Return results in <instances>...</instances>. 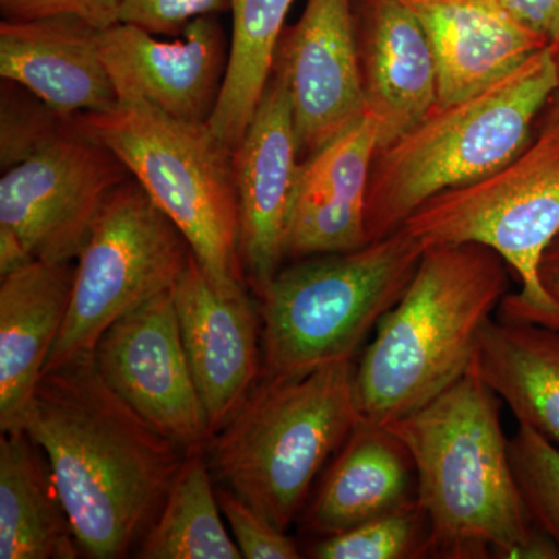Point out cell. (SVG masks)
Instances as JSON below:
<instances>
[{
    "label": "cell",
    "mask_w": 559,
    "mask_h": 559,
    "mask_svg": "<svg viewBox=\"0 0 559 559\" xmlns=\"http://www.w3.org/2000/svg\"><path fill=\"white\" fill-rule=\"evenodd\" d=\"M378 148L377 121L366 116L300 162L286 226L285 260L348 252L370 242L367 194Z\"/></svg>",
    "instance_id": "obj_16"
},
{
    "label": "cell",
    "mask_w": 559,
    "mask_h": 559,
    "mask_svg": "<svg viewBox=\"0 0 559 559\" xmlns=\"http://www.w3.org/2000/svg\"><path fill=\"white\" fill-rule=\"evenodd\" d=\"M500 403L469 369L437 399L385 426L414 463L430 557L559 559L514 479Z\"/></svg>",
    "instance_id": "obj_2"
},
{
    "label": "cell",
    "mask_w": 559,
    "mask_h": 559,
    "mask_svg": "<svg viewBox=\"0 0 559 559\" xmlns=\"http://www.w3.org/2000/svg\"><path fill=\"white\" fill-rule=\"evenodd\" d=\"M423 250L401 227L362 248L280 270L259 297L263 374L293 377L353 360L406 293Z\"/></svg>",
    "instance_id": "obj_6"
},
{
    "label": "cell",
    "mask_w": 559,
    "mask_h": 559,
    "mask_svg": "<svg viewBox=\"0 0 559 559\" xmlns=\"http://www.w3.org/2000/svg\"><path fill=\"white\" fill-rule=\"evenodd\" d=\"M509 289V264L487 246L423 250L406 293L356 366L359 421L388 426L457 382Z\"/></svg>",
    "instance_id": "obj_3"
},
{
    "label": "cell",
    "mask_w": 559,
    "mask_h": 559,
    "mask_svg": "<svg viewBox=\"0 0 559 559\" xmlns=\"http://www.w3.org/2000/svg\"><path fill=\"white\" fill-rule=\"evenodd\" d=\"M294 0H231L229 68L210 130L231 150L241 142L274 69Z\"/></svg>",
    "instance_id": "obj_25"
},
{
    "label": "cell",
    "mask_w": 559,
    "mask_h": 559,
    "mask_svg": "<svg viewBox=\"0 0 559 559\" xmlns=\"http://www.w3.org/2000/svg\"><path fill=\"white\" fill-rule=\"evenodd\" d=\"M538 275L540 285L559 305V234L540 257Z\"/></svg>",
    "instance_id": "obj_33"
},
{
    "label": "cell",
    "mask_w": 559,
    "mask_h": 559,
    "mask_svg": "<svg viewBox=\"0 0 559 559\" xmlns=\"http://www.w3.org/2000/svg\"><path fill=\"white\" fill-rule=\"evenodd\" d=\"M128 178L120 157L76 124L2 173L0 248L28 261H75L109 194Z\"/></svg>",
    "instance_id": "obj_10"
},
{
    "label": "cell",
    "mask_w": 559,
    "mask_h": 559,
    "mask_svg": "<svg viewBox=\"0 0 559 559\" xmlns=\"http://www.w3.org/2000/svg\"><path fill=\"white\" fill-rule=\"evenodd\" d=\"M221 511L245 559L301 558L296 540L275 527L270 520L249 506L231 489L216 488Z\"/></svg>",
    "instance_id": "obj_29"
},
{
    "label": "cell",
    "mask_w": 559,
    "mask_h": 559,
    "mask_svg": "<svg viewBox=\"0 0 559 559\" xmlns=\"http://www.w3.org/2000/svg\"><path fill=\"white\" fill-rule=\"evenodd\" d=\"M102 31L75 17L0 22V76L69 116L108 112L119 97L100 51Z\"/></svg>",
    "instance_id": "obj_19"
},
{
    "label": "cell",
    "mask_w": 559,
    "mask_h": 559,
    "mask_svg": "<svg viewBox=\"0 0 559 559\" xmlns=\"http://www.w3.org/2000/svg\"><path fill=\"white\" fill-rule=\"evenodd\" d=\"M299 168L288 83L274 61L259 108L234 148L241 266L246 283L259 297L285 261L286 226Z\"/></svg>",
    "instance_id": "obj_14"
},
{
    "label": "cell",
    "mask_w": 559,
    "mask_h": 559,
    "mask_svg": "<svg viewBox=\"0 0 559 559\" xmlns=\"http://www.w3.org/2000/svg\"><path fill=\"white\" fill-rule=\"evenodd\" d=\"M98 40L119 102H143L187 123L212 119L230 58L218 16L190 22L171 39L119 22Z\"/></svg>",
    "instance_id": "obj_13"
},
{
    "label": "cell",
    "mask_w": 559,
    "mask_h": 559,
    "mask_svg": "<svg viewBox=\"0 0 559 559\" xmlns=\"http://www.w3.org/2000/svg\"><path fill=\"white\" fill-rule=\"evenodd\" d=\"M300 162L367 116L355 0H308L280 36Z\"/></svg>",
    "instance_id": "obj_12"
},
{
    "label": "cell",
    "mask_w": 559,
    "mask_h": 559,
    "mask_svg": "<svg viewBox=\"0 0 559 559\" xmlns=\"http://www.w3.org/2000/svg\"><path fill=\"white\" fill-rule=\"evenodd\" d=\"M231 0H121L120 22L157 36H178L190 22L230 11Z\"/></svg>",
    "instance_id": "obj_30"
},
{
    "label": "cell",
    "mask_w": 559,
    "mask_h": 559,
    "mask_svg": "<svg viewBox=\"0 0 559 559\" xmlns=\"http://www.w3.org/2000/svg\"><path fill=\"white\" fill-rule=\"evenodd\" d=\"M121 0H0L5 21H39L75 17L106 31L120 22Z\"/></svg>",
    "instance_id": "obj_31"
},
{
    "label": "cell",
    "mask_w": 559,
    "mask_h": 559,
    "mask_svg": "<svg viewBox=\"0 0 559 559\" xmlns=\"http://www.w3.org/2000/svg\"><path fill=\"white\" fill-rule=\"evenodd\" d=\"M316 559H412L430 557L428 516L418 500L320 538L311 547Z\"/></svg>",
    "instance_id": "obj_26"
},
{
    "label": "cell",
    "mask_w": 559,
    "mask_h": 559,
    "mask_svg": "<svg viewBox=\"0 0 559 559\" xmlns=\"http://www.w3.org/2000/svg\"><path fill=\"white\" fill-rule=\"evenodd\" d=\"M103 381L183 450L207 447V412L194 381L170 293L128 312L94 348Z\"/></svg>",
    "instance_id": "obj_11"
},
{
    "label": "cell",
    "mask_w": 559,
    "mask_h": 559,
    "mask_svg": "<svg viewBox=\"0 0 559 559\" xmlns=\"http://www.w3.org/2000/svg\"><path fill=\"white\" fill-rule=\"evenodd\" d=\"M183 347L212 436L218 432L261 378V316L245 293H221L190 257L173 289Z\"/></svg>",
    "instance_id": "obj_15"
},
{
    "label": "cell",
    "mask_w": 559,
    "mask_h": 559,
    "mask_svg": "<svg viewBox=\"0 0 559 559\" xmlns=\"http://www.w3.org/2000/svg\"><path fill=\"white\" fill-rule=\"evenodd\" d=\"M511 468L533 524L559 549V448L530 426L509 440Z\"/></svg>",
    "instance_id": "obj_28"
},
{
    "label": "cell",
    "mask_w": 559,
    "mask_h": 559,
    "mask_svg": "<svg viewBox=\"0 0 559 559\" xmlns=\"http://www.w3.org/2000/svg\"><path fill=\"white\" fill-rule=\"evenodd\" d=\"M81 549L49 463L24 428L0 437V558L75 559Z\"/></svg>",
    "instance_id": "obj_23"
},
{
    "label": "cell",
    "mask_w": 559,
    "mask_h": 559,
    "mask_svg": "<svg viewBox=\"0 0 559 559\" xmlns=\"http://www.w3.org/2000/svg\"><path fill=\"white\" fill-rule=\"evenodd\" d=\"M191 255L182 231L138 180L121 182L76 257L72 300L46 371L94 352L117 320L175 289Z\"/></svg>",
    "instance_id": "obj_9"
},
{
    "label": "cell",
    "mask_w": 559,
    "mask_h": 559,
    "mask_svg": "<svg viewBox=\"0 0 559 559\" xmlns=\"http://www.w3.org/2000/svg\"><path fill=\"white\" fill-rule=\"evenodd\" d=\"M428 33L439 103L480 94L551 43L530 31L498 0H404Z\"/></svg>",
    "instance_id": "obj_18"
},
{
    "label": "cell",
    "mask_w": 559,
    "mask_h": 559,
    "mask_svg": "<svg viewBox=\"0 0 559 559\" xmlns=\"http://www.w3.org/2000/svg\"><path fill=\"white\" fill-rule=\"evenodd\" d=\"M423 248L476 245L498 252L521 282L499 318L559 329V305L539 282L540 257L559 234V90L527 146L487 178L432 198L404 223Z\"/></svg>",
    "instance_id": "obj_8"
},
{
    "label": "cell",
    "mask_w": 559,
    "mask_h": 559,
    "mask_svg": "<svg viewBox=\"0 0 559 559\" xmlns=\"http://www.w3.org/2000/svg\"><path fill=\"white\" fill-rule=\"evenodd\" d=\"M0 282V430L22 428L72 300L75 261L33 260Z\"/></svg>",
    "instance_id": "obj_20"
},
{
    "label": "cell",
    "mask_w": 559,
    "mask_h": 559,
    "mask_svg": "<svg viewBox=\"0 0 559 559\" xmlns=\"http://www.w3.org/2000/svg\"><path fill=\"white\" fill-rule=\"evenodd\" d=\"M80 131L108 146L182 231L210 282L245 293L234 150L209 123H187L143 102L80 114Z\"/></svg>",
    "instance_id": "obj_7"
},
{
    "label": "cell",
    "mask_w": 559,
    "mask_h": 559,
    "mask_svg": "<svg viewBox=\"0 0 559 559\" xmlns=\"http://www.w3.org/2000/svg\"><path fill=\"white\" fill-rule=\"evenodd\" d=\"M355 14L367 116L377 121L381 150L439 103L436 58L404 0H355Z\"/></svg>",
    "instance_id": "obj_17"
},
{
    "label": "cell",
    "mask_w": 559,
    "mask_h": 559,
    "mask_svg": "<svg viewBox=\"0 0 559 559\" xmlns=\"http://www.w3.org/2000/svg\"><path fill=\"white\" fill-rule=\"evenodd\" d=\"M414 500L417 477L406 448L385 426L358 421L304 510V527L325 538Z\"/></svg>",
    "instance_id": "obj_21"
},
{
    "label": "cell",
    "mask_w": 559,
    "mask_h": 559,
    "mask_svg": "<svg viewBox=\"0 0 559 559\" xmlns=\"http://www.w3.org/2000/svg\"><path fill=\"white\" fill-rule=\"evenodd\" d=\"M205 447L187 450L156 518L135 547L140 559H241L224 525Z\"/></svg>",
    "instance_id": "obj_24"
},
{
    "label": "cell",
    "mask_w": 559,
    "mask_h": 559,
    "mask_svg": "<svg viewBox=\"0 0 559 559\" xmlns=\"http://www.w3.org/2000/svg\"><path fill=\"white\" fill-rule=\"evenodd\" d=\"M22 428L46 455L83 557L127 558L187 450L112 392L94 353L43 374Z\"/></svg>",
    "instance_id": "obj_1"
},
{
    "label": "cell",
    "mask_w": 559,
    "mask_h": 559,
    "mask_svg": "<svg viewBox=\"0 0 559 559\" xmlns=\"http://www.w3.org/2000/svg\"><path fill=\"white\" fill-rule=\"evenodd\" d=\"M355 370L341 360L293 377L261 374L205 447L213 476L288 532L320 469L358 425Z\"/></svg>",
    "instance_id": "obj_5"
},
{
    "label": "cell",
    "mask_w": 559,
    "mask_h": 559,
    "mask_svg": "<svg viewBox=\"0 0 559 559\" xmlns=\"http://www.w3.org/2000/svg\"><path fill=\"white\" fill-rule=\"evenodd\" d=\"M471 370L530 426L559 447V329L491 319Z\"/></svg>",
    "instance_id": "obj_22"
},
{
    "label": "cell",
    "mask_w": 559,
    "mask_h": 559,
    "mask_svg": "<svg viewBox=\"0 0 559 559\" xmlns=\"http://www.w3.org/2000/svg\"><path fill=\"white\" fill-rule=\"evenodd\" d=\"M555 47H557V57H558V64H559V39H558V43L555 44Z\"/></svg>",
    "instance_id": "obj_34"
},
{
    "label": "cell",
    "mask_w": 559,
    "mask_h": 559,
    "mask_svg": "<svg viewBox=\"0 0 559 559\" xmlns=\"http://www.w3.org/2000/svg\"><path fill=\"white\" fill-rule=\"evenodd\" d=\"M76 116L61 112L14 81L0 84V168L16 167L55 140L76 130Z\"/></svg>",
    "instance_id": "obj_27"
},
{
    "label": "cell",
    "mask_w": 559,
    "mask_h": 559,
    "mask_svg": "<svg viewBox=\"0 0 559 559\" xmlns=\"http://www.w3.org/2000/svg\"><path fill=\"white\" fill-rule=\"evenodd\" d=\"M558 90L557 47L550 44L480 94L436 106L378 150L367 194L369 240L400 230L432 198L509 164L527 146Z\"/></svg>",
    "instance_id": "obj_4"
},
{
    "label": "cell",
    "mask_w": 559,
    "mask_h": 559,
    "mask_svg": "<svg viewBox=\"0 0 559 559\" xmlns=\"http://www.w3.org/2000/svg\"><path fill=\"white\" fill-rule=\"evenodd\" d=\"M514 20L551 44L559 39V0H498Z\"/></svg>",
    "instance_id": "obj_32"
}]
</instances>
